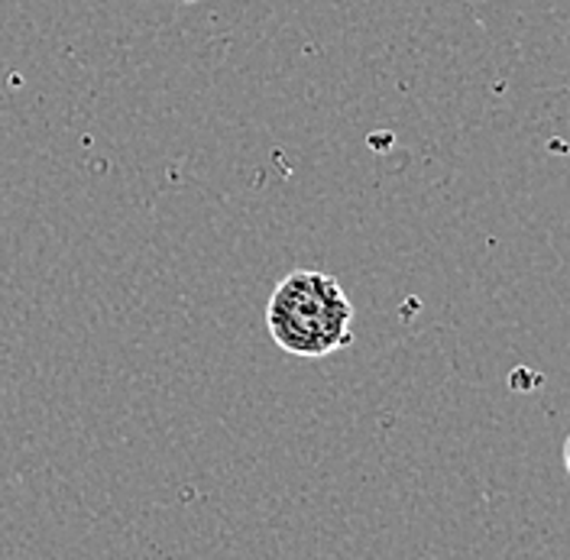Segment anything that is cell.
I'll list each match as a JSON object with an SVG mask.
<instances>
[{"label":"cell","instance_id":"1","mask_svg":"<svg viewBox=\"0 0 570 560\" xmlns=\"http://www.w3.org/2000/svg\"><path fill=\"white\" fill-rule=\"evenodd\" d=\"M266 331L292 356H331L354 344V302L334 276L295 269L266 302Z\"/></svg>","mask_w":570,"mask_h":560},{"label":"cell","instance_id":"2","mask_svg":"<svg viewBox=\"0 0 570 560\" xmlns=\"http://www.w3.org/2000/svg\"><path fill=\"white\" fill-rule=\"evenodd\" d=\"M564 466H568V473H570V438L564 441Z\"/></svg>","mask_w":570,"mask_h":560}]
</instances>
